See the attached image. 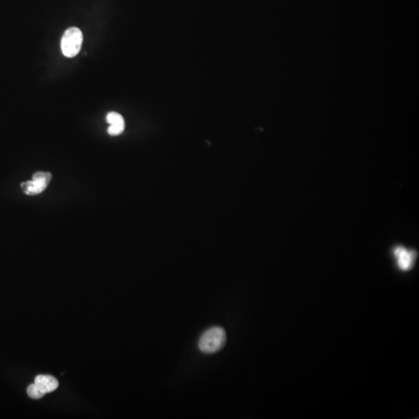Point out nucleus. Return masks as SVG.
I'll list each match as a JSON object with an SVG mask.
<instances>
[{"mask_svg": "<svg viewBox=\"0 0 419 419\" xmlns=\"http://www.w3.org/2000/svg\"><path fill=\"white\" fill-rule=\"evenodd\" d=\"M393 255L397 259L398 268L402 271L410 270L416 261V254L404 247L398 246L394 248Z\"/></svg>", "mask_w": 419, "mask_h": 419, "instance_id": "obj_4", "label": "nucleus"}, {"mask_svg": "<svg viewBox=\"0 0 419 419\" xmlns=\"http://www.w3.org/2000/svg\"><path fill=\"white\" fill-rule=\"evenodd\" d=\"M52 178V175L46 172H37L32 177L33 180L41 181V182H46L47 184H49Z\"/></svg>", "mask_w": 419, "mask_h": 419, "instance_id": "obj_7", "label": "nucleus"}, {"mask_svg": "<svg viewBox=\"0 0 419 419\" xmlns=\"http://www.w3.org/2000/svg\"><path fill=\"white\" fill-rule=\"evenodd\" d=\"M226 332L221 327H213L203 333L199 340V349L202 353L213 354L221 350L226 342Z\"/></svg>", "mask_w": 419, "mask_h": 419, "instance_id": "obj_1", "label": "nucleus"}, {"mask_svg": "<svg viewBox=\"0 0 419 419\" xmlns=\"http://www.w3.org/2000/svg\"><path fill=\"white\" fill-rule=\"evenodd\" d=\"M125 125H111L107 129V132L111 136H117L124 131Z\"/></svg>", "mask_w": 419, "mask_h": 419, "instance_id": "obj_8", "label": "nucleus"}, {"mask_svg": "<svg viewBox=\"0 0 419 419\" xmlns=\"http://www.w3.org/2000/svg\"><path fill=\"white\" fill-rule=\"evenodd\" d=\"M106 120L110 125H125L123 117L118 113H109L106 118Z\"/></svg>", "mask_w": 419, "mask_h": 419, "instance_id": "obj_6", "label": "nucleus"}, {"mask_svg": "<svg viewBox=\"0 0 419 419\" xmlns=\"http://www.w3.org/2000/svg\"><path fill=\"white\" fill-rule=\"evenodd\" d=\"M59 381L51 375H38L35 378L34 384L28 387V395L33 399H40L46 393H51L57 389Z\"/></svg>", "mask_w": 419, "mask_h": 419, "instance_id": "obj_3", "label": "nucleus"}, {"mask_svg": "<svg viewBox=\"0 0 419 419\" xmlns=\"http://www.w3.org/2000/svg\"><path fill=\"white\" fill-rule=\"evenodd\" d=\"M21 188L25 194L29 196H34L40 194L48 187V184L41 181L33 180L27 181L21 183Z\"/></svg>", "mask_w": 419, "mask_h": 419, "instance_id": "obj_5", "label": "nucleus"}, {"mask_svg": "<svg viewBox=\"0 0 419 419\" xmlns=\"http://www.w3.org/2000/svg\"><path fill=\"white\" fill-rule=\"evenodd\" d=\"M83 41L81 30L77 28H68L61 38V48L63 55L68 58L77 56L81 50Z\"/></svg>", "mask_w": 419, "mask_h": 419, "instance_id": "obj_2", "label": "nucleus"}]
</instances>
